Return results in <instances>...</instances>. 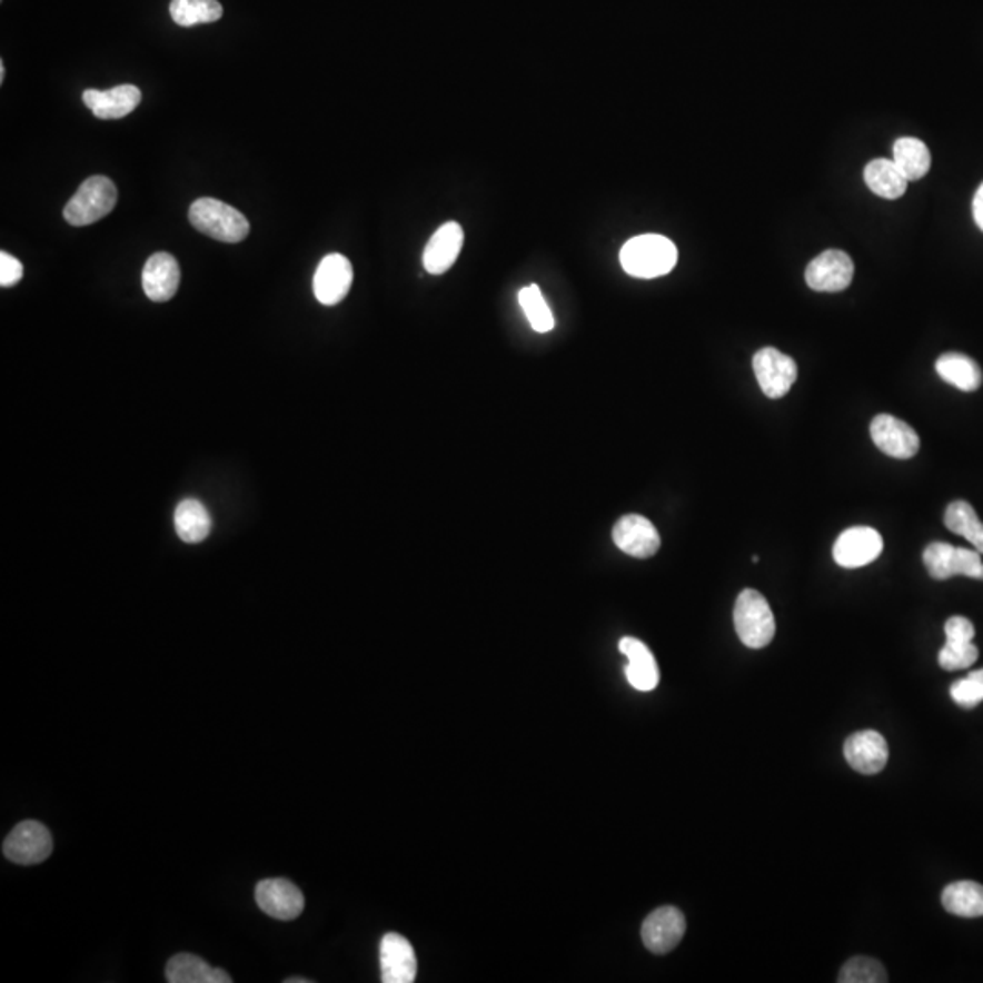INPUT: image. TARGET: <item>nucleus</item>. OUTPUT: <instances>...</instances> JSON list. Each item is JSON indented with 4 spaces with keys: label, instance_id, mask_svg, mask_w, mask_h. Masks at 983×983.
<instances>
[{
    "label": "nucleus",
    "instance_id": "nucleus-1",
    "mask_svg": "<svg viewBox=\"0 0 983 983\" xmlns=\"http://www.w3.org/2000/svg\"><path fill=\"white\" fill-rule=\"evenodd\" d=\"M619 261L628 276L654 279L673 271L677 262V250L667 237L647 234L625 242L619 251Z\"/></svg>",
    "mask_w": 983,
    "mask_h": 983
},
{
    "label": "nucleus",
    "instance_id": "nucleus-2",
    "mask_svg": "<svg viewBox=\"0 0 983 983\" xmlns=\"http://www.w3.org/2000/svg\"><path fill=\"white\" fill-rule=\"evenodd\" d=\"M190 222L205 236L231 245L245 241L250 231V225L241 211L211 197H202L191 205Z\"/></svg>",
    "mask_w": 983,
    "mask_h": 983
},
{
    "label": "nucleus",
    "instance_id": "nucleus-3",
    "mask_svg": "<svg viewBox=\"0 0 983 983\" xmlns=\"http://www.w3.org/2000/svg\"><path fill=\"white\" fill-rule=\"evenodd\" d=\"M734 628L748 648L767 647L776 634V623L767 599L754 588H745L734 605Z\"/></svg>",
    "mask_w": 983,
    "mask_h": 983
},
{
    "label": "nucleus",
    "instance_id": "nucleus-4",
    "mask_svg": "<svg viewBox=\"0 0 983 983\" xmlns=\"http://www.w3.org/2000/svg\"><path fill=\"white\" fill-rule=\"evenodd\" d=\"M117 205V188L108 177L93 176L82 182L66 205L64 219L71 226H88L110 216Z\"/></svg>",
    "mask_w": 983,
    "mask_h": 983
},
{
    "label": "nucleus",
    "instance_id": "nucleus-5",
    "mask_svg": "<svg viewBox=\"0 0 983 983\" xmlns=\"http://www.w3.org/2000/svg\"><path fill=\"white\" fill-rule=\"evenodd\" d=\"M923 565L929 576L945 582L954 576L973 577L983 582L982 554L979 550L953 547L949 543H931L923 550Z\"/></svg>",
    "mask_w": 983,
    "mask_h": 983
},
{
    "label": "nucleus",
    "instance_id": "nucleus-6",
    "mask_svg": "<svg viewBox=\"0 0 983 983\" xmlns=\"http://www.w3.org/2000/svg\"><path fill=\"white\" fill-rule=\"evenodd\" d=\"M2 853L10 862L19 865H36L44 862L53 853V838L41 822H22L17 825L2 845Z\"/></svg>",
    "mask_w": 983,
    "mask_h": 983
},
{
    "label": "nucleus",
    "instance_id": "nucleus-7",
    "mask_svg": "<svg viewBox=\"0 0 983 983\" xmlns=\"http://www.w3.org/2000/svg\"><path fill=\"white\" fill-rule=\"evenodd\" d=\"M753 368L759 388L771 399L787 396L798 379V367L793 357L785 356L783 351L773 347L762 348L754 354Z\"/></svg>",
    "mask_w": 983,
    "mask_h": 983
},
{
    "label": "nucleus",
    "instance_id": "nucleus-8",
    "mask_svg": "<svg viewBox=\"0 0 983 983\" xmlns=\"http://www.w3.org/2000/svg\"><path fill=\"white\" fill-rule=\"evenodd\" d=\"M687 922L682 911L665 905L648 914L643 922L642 939L645 947L654 954H667L682 942Z\"/></svg>",
    "mask_w": 983,
    "mask_h": 983
},
{
    "label": "nucleus",
    "instance_id": "nucleus-9",
    "mask_svg": "<svg viewBox=\"0 0 983 983\" xmlns=\"http://www.w3.org/2000/svg\"><path fill=\"white\" fill-rule=\"evenodd\" d=\"M256 902L262 913L276 920H296L305 911L301 888L285 878H268L257 883Z\"/></svg>",
    "mask_w": 983,
    "mask_h": 983
},
{
    "label": "nucleus",
    "instance_id": "nucleus-10",
    "mask_svg": "<svg viewBox=\"0 0 983 983\" xmlns=\"http://www.w3.org/2000/svg\"><path fill=\"white\" fill-rule=\"evenodd\" d=\"M854 262L842 250H827L808 262L805 281L816 291H842L853 282Z\"/></svg>",
    "mask_w": 983,
    "mask_h": 983
},
{
    "label": "nucleus",
    "instance_id": "nucleus-11",
    "mask_svg": "<svg viewBox=\"0 0 983 983\" xmlns=\"http://www.w3.org/2000/svg\"><path fill=\"white\" fill-rule=\"evenodd\" d=\"M883 550V539L878 530L871 527H853L840 534L834 543V562L843 568L865 567L878 559Z\"/></svg>",
    "mask_w": 983,
    "mask_h": 983
},
{
    "label": "nucleus",
    "instance_id": "nucleus-12",
    "mask_svg": "<svg viewBox=\"0 0 983 983\" xmlns=\"http://www.w3.org/2000/svg\"><path fill=\"white\" fill-rule=\"evenodd\" d=\"M871 437L883 454L894 459H911L920 450V437L916 430L902 419L887 414L874 417L871 423Z\"/></svg>",
    "mask_w": 983,
    "mask_h": 983
},
{
    "label": "nucleus",
    "instance_id": "nucleus-13",
    "mask_svg": "<svg viewBox=\"0 0 983 983\" xmlns=\"http://www.w3.org/2000/svg\"><path fill=\"white\" fill-rule=\"evenodd\" d=\"M613 539L616 547L628 556L647 559L656 556L662 547V537L647 517L628 514L614 525Z\"/></svg>",
    "mask_w": 983,
    "mask_h": 983
},
{
    "label": "nucleus",
    "instance_id": "nucleus-14",
    "mask_svg": "<svg viewBox=\"0 0 983 983\" xmlns=\"http://www.w3.org/2000/svg\"><path fill=\"white\" fill-rule=\"evenodd\" d=\"M351 281H354L351 262L341 254H330L319 262L314 276V294L317 301L325 307H334L337 302H341L350 291Z\"/></svg>",
    "mask_w": 983,
    "mask_h": 983
},
{
    "label": "nucleus",
    "instance_id": "nucleus-15",
    "mask_svg": "<svg viewBox=\"0 0 983 983\" xmlns=\"http://www.w3.org/2000/svg\"><path fill=\"white\" fill-rule=\"evenodd\" d=\"M843 754L848 765L865 776L882 773L888 762L887 742L876 731H860L848 736Z\"/></svg>",
    "mask_w": 983,
    "mask_h": 983
},
{
    "label": "nucleus",
    "instance_id": "nucleus-16",
    "mask_svg": "<svg viewBox=\"0 0 983 983\" xmlns=\"http://www.w3.org/2000/svg\"><path fill=\"white\" fill-rule=\"evenodd\" d=\"M379 960L383 982L411 983L416 980V953L411 943L401 934L388 933L383 936Z\"/></svg>",
    "mask_w": 983,
    "mask_h": 983
},
{
    "label": "nucleus",
    "instance_id": "nucleus-17",
    "mask_svg": "<svg viewBox=\"0 0 983 983\" xmlns=\"http://www.w3.org/2000/svg\"><path fill=\"white\" fill-rule=\"evenodd\" d=\"M179 282H181V268L176 257L159 251L146 261L142 270V288L151 301H170L179 290Z\"/></svg>",
    "mask_w": 983,
    "mask_h": 983
},
{
    "label": "nucleus",
    "instance_id": "nucleus-18",
    "mask_svg": "<svg viewBox=\"0 0 983 983\" xmlns=\"http://www.w3.org/2000/svg\"><path fill=\"white\" fill-rule=\"evenodd\" d=\"M463 241H465V231H463L461 225L445 222L439 226V230L430 237L425 254H423L425 270L431 276H441L445 271L450 270L461 251Z\"/></svg>",
    "mask_w": 983,
    "mask_h": 983
},
{
    "label": "nucleus",
    "instance_id": "nucleus-19",
    "mask_svg": "<svg viewBox=\"0 0 983 983\" xmlns=\"http://www.w3.org/2000/svg\"><path fill=\"white\" fill-rule=\"evenodd\" d=\"M82 101L97 119H122L141 105V90L133 85H122L111 90H86Z\"/></svg>",
    "mask_w": 983,
    "mask_h": 983
},
{
    "label": "nucleus",
    "instance_id": "nucleus-20",
    "mask_svg": "<svg viewBox=\"0 0 983 983\" xmlns=\"http://www.w3.org/2000/svg\"><path fill=\"white\" fill-rule=\"evenodd\" d=\"M619 651L628 659L627 667H625L628 683L642 693L654 691L659 683V668H657L656 657L651 653V648L636 637H623L619 642Z\"/></svg>",
    "mask_w": 983,
    "mask_h": 983
},
{
    "label": "nucleus",
    "instance_id": "nucleus-21",
    "mask_svg": "<svg viewBox=\"0 0 983 983\" xmlns=\"http://www.w3.org/2000/svg\"><path fill=\"white\" fill-rule=\"evenodd\" d=\"M166 980L170 983H230V974L211 967L196 954H177L166 965Z\"/></svg>",
    "mask_w": 983,
    "mask_h": 983
},
{
    "label": "nucleus",
    "instance_id": "nucleus-22",
    "mask_svg": "<svg viewBox=\"0 0 983 983\" xmlns=\"http://www.w3.org/2000/svg\"><path fill=\"white\" fill-rule=\"evenodd\" d=\"M868 190L882 199H898L907 190L908 179L893 159H874L863 170Z\"/></svg>",
    "mask_w": 983,
    "mask_h": 983
},
{
    "label": "nucleus",
    "instance_id": "nucleus-23",
    "mask_svg": "<svg viewBox=\"0 0 983 983\" xmlns=\"http://www.w3.org/2000/svg\"><path fill=\"white\" fill-rule=\"evenodd\" d=\"M936 371L943 381L962 391L979 390L982 385L983 376L979 363L969 356L959 354V351H949V354L940 356L936 361Z\"/></svg>",
    "mask_w": 983,
    "mask_h": 983
},
{
    "label": "nucleus",
    "instance_id": "nucleus-24",
    "mask_svg": "<svg viewBox=\"0 0 983 983\" xmlns=\"http://www.w3.org/2000/svg\"><path fill=\"white\" fill-rule=\"evenodd\" d=\"M942 905L960 919H982L983 885L976 882L951 883L943 888Z\"/></svg>",
    "mask_w": 983,
    "mask_h": 983
},
{
    "label": "nucleus",
    "instance_id": "nucleus-25",
    "mask_svg": "<svg viewBox=\"0 0 983 983\" xmlns=\"http://www.w3.org/2000/svg\"><path fill=\"white\" fill-rule=\"evenodd\" d=\"M893 153V161L903 171V176L907 177L908 182L920 181L931 170V151L920 139L902 137L894 142Z\"/></svg>",
    "mask_w": 983,
    "mask_h": 983
},
{
    "label": "nucleus",
    "instance_id": "nucleus-26",
    "mask_svg": "<svg viewBox=\"0 0 983 983\" xmlns=\"http://www.w3.org/2000/svg\"><path fill=\"white\" fill-rule=\"evenodd\" d=\"M177 536L185 543L205 542L211 530V517L197 499H185L176 510Z\"/></svg>",
    "mask_w": 983,
    "mask_h": 983
},
{
    "label": "nucleus",
    "instance_id": "nucleus-27",
    "mask_svg": "<svg viewBox=\"0 0 983 983\" xmlns=\"http://www.w3.org/2000/svg\"><path fill=\"white\" fill-rule=\"evenodd\" d=\"M945 527L965 537L974 550L983 554V523L967 502H953L945 510Z\"/></svg>",
    "mask_w": 983,
    "mask_h": 983
},
{
    "label": "nucleus",
    "instance_id": "nucleus-28",
    "mask_svg": "<svg viewBox=\"0 0 983 983\" xmlns=\"http://www.w3.org/2000/svg\"><path fill=\"white\" fill-rule=\"evenodd\" d=\"M170 16L182 28L210 24L221 19L222 6L217 0H171Z\"/></svg>",
    "mask_w": 983,
    "mask_h": 983
},
{
    "label": "nucleus",
    "instance_id": "nucleus-29",
    "mask_svg": "<svg viewBox=\"0 0 983 983\" xmlns=\"http://www.w3.org/2000/svg\"><path fill=\"white\" fill-rule=\"evenodd\" d=\"M517 299H519V305H522L523 311H525V316H527L528 322H530V327L534 330L539 331V334H547V331L553 330V311L548 308L547 301H545V297H543L542 290H539L537 285L523 288Z\"/></svg>",
    "mask_w": 983,
    "mask_h": 983
},
{
    "label": "nucleus",
    "instance_id": "nucleus-30",
    "mask_svg": "<svg viewBox=\"0 0 983 983\" xmlns=\"http://www.w3.org/2000/svg\"><path fill=\"white\" fill-rule=\"evenodd\" d=\"M887 980V971L882 963L867 956L848 960L838 976L840 983H885Z\"/></svg>",
    "mask_w": 983,
    "mask_h": 983
},
{
    "label": "nucleus",
    "instance_id": "nucleus-31",
    "mask_svg": "<svg viewBox=\"0 0 983 983\" xmlns=\"http://www.w3.org/2000/svg\"><path fill=\"white\" fill-rule=\"evenodd\" d=\"M976 659H979V648L973 642H947L939 654L940 667L949 673L973 667Z\"/></svg>",
    "mask_w": 983,
    "mask_h": 983
},
{
    "label": "nucleus",
    "instance_id": "nucleus-32",
    "mask_svg": "<svg viewBox=\"0 0 983 983\" xmlns=\"http://www.w3.org/2000/svg\"><path fill=\"white\" fill-rule=\"evenodd\" d=\"M951 697L963 708L979 707L983 702V668L951 685Z\"/></svg>",
    "mask_w": 983,
    "mask_h": 983
},
{
    "label": "nucleus",
    "instance_id": "nucleus-33",
    "mask_svg": "<svg viewBox=\"0 0 983 983\" xmlns=\"http://www.w3.org/2000/svg\"><path fill=\"white\" fill-rule=\"evenodd\" d=\"M22 276H24V268H22L21 262L17 261L16 257L10 256V254L0 251V287H13V285L21 281Z\"/></svg>",
    "mask_w": 983,
    "mask_h": 983
},
{
    "label": "nucleus",
    "instance_id": "nucleus-34",
    "mask_svg": "<svg viewBox=\"0 0 983 983\" xmlns=\"http://www.w3.org/2000/svg\"><path fill=\"white\" fill-rule=\"evenodd\" d=\"M974 630L973 623L969 622L967 617L962 616H953L949 617L947 623H945V637H947V642H973Z\"/></svg>",
    "mask_w": 983,
    "mask_h": 983
},
{
    "label": "nucleus",
    "instance_id": "nucleus-35",
    "mask_svg": "<svg viewBox=\"0 0 983 983\" xmlns=\"http://www.w3.org/2000/svg\"><path fill=\"white\" fill-rule=\"evenodd\" d=\"M973 217L974 221H976V225H979L980 230L983 231V182L982 185H980L976 193H974Z\"/></svg>",
    "mask_w": 983,
    "mask_h": 983
},
{
    "label": "nucleus",
    "instance_id": "nucleus-36",
    "mask_svg": "<svg viewBox=\"0 0 983 983\" xmlns=\"http://www.w3.org/2000/svg\"><path fill=\"white\" fill-rule=\"evenodd\" d=\"M6 77V66L4 62H0V82L4 81Z\"/></svg>",
    "mask_w": 983,
    "mask_h": 983
},
{
    "label": "nucleus",
    "instance_id": "nucleus-37",
    "mask_svg": "<svg viewBox=\"0 0 983 983\" xmlns=\"http://www.w3.org/2000/svg\"><path fill=\"white\" fill-rule=\"evenodd\" d=\"M310 982H311V980H305V979H288L287 980V983H310Z\"/></svg>",
    "mask_w": 983,
    "mask_h": 983
}]
</instances>
